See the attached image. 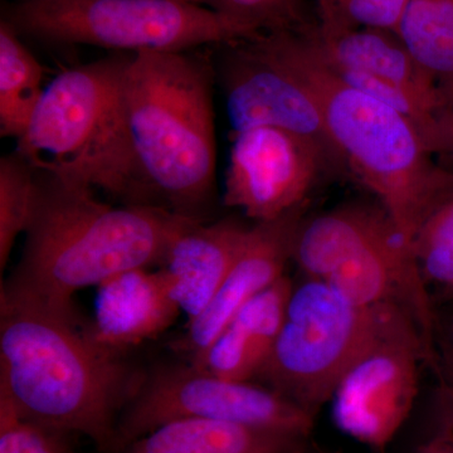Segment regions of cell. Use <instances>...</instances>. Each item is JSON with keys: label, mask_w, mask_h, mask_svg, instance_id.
<instances>
[{"label": "cell", "mask_w": 453, "mask_h": 453, "mask_svg": "<svg viewBox=\"0 0 453 453\" xmlns=\"http://www.w3.org/2000/svg\"><path fill=\"white\" fill-rule=\"evenodd\" d=\"M37 173V196L22 257L0 303L80 319L74 292L118 273L162 264L170 243L198 219L154 204L100 201L88 188Z\"/></svg>", "instance_id": "obj_1"}, {"label": "cell", "mask_w": 453, "mask_h": 453, "mask_svg": "<svg viewBox=\"0 0 453 453\" xmlns=\"http://www.w3.org/2000/svg\"><path fill=\"white\" fill-rule=\"evenodd\" d=\"M142 377L80 319L0 303V410L118 452L119 419Z\"/></svg>", "instance_id": "obj_2"}, {"label": "cell", "mask_w": 453, "mask_h": 453, "mask_svg": "<svg viewBox=\"0 0 453 453\" xmlns=\"http://www.w3.org/2000/svg\"><path fill=\"white\" fill-rule=\"evenodd\" d=\"M314 28L261 33L255 41L309 89L336 157L375 196L413 247L427 211L453 190V172L434 163L422 131L407 116L334 71Z\"/></svg>", "instance_id": "obj_3"}, {"label": "cell", "mask_w": 453, "mask_h": 453, "mask_svg": "<svg viewBox=\"0 0 453 453\" xmlns=\"http://www.w3.org/2000/svg\"><path fill=\"white\" fill-rule=\"evenodd\" d=\"M214 70L196 50L130 53L122 105L134 153L163 207L205 219L216 180Z\"/></svg>", "instance_id": "obj_4"}, {"label": "cell", "mask_w": 453, "mask_h": 453, "mask_svg": "<svg viewBox=\"0 0 453 453\" xmlns=\"http://www.w3.org/2000/svg\"><path fill=\"white\" fill-rule=\"evenodd\" d=\"M130 53L68 68L44 89L17 151L33 168L124 204L162 205L134 153L122 105ZM163 207V205H162Z\"/></svg>", "instance_id": "obj_5"}, {"label": "cell", "mask_w": 453, "mask_h": 453, "mask_svg": "<svg viewBox=\"0 0 453 453\" xmlns=\"http://www.w3.org/2000/svg\"><path fill=\"white\" fill-rule=\"evenodd\" d=\"M292 259L306 279L326 282L357 305L402 306L416 321L434 369L436 323L426 280L412 244L380 204L350 203L301 222Z\"/></svg>", "instance_id": "obj_6"}, {"label": "cell", "mask_w": 453, "mask_h": 453, "mask_svg": "<svg viewBox=\"0 0 453 453\" xmlns=\"http://www.w3.org/2000/svg\"><path fill=\"white\" fill-rule=\"evenodd\" d=\"M2 19L23 38L88 44L116 53L187 52L249 40L257 33L180 0L14 2Z\"/></svg>", "instance_id": "obj_7"}, {"label": "cell", "mask_w": 453, "mask_h": 453, "mask_svg": "<svg viewBox=\"0 0 453 453\" xmlns=\"http://www.w3.org/2000/svg\"><path fill=\"white\" fill-rule=\"evenodd\" d=\"M388 305H357L305 277L292 288L281 332L256 378L315 417L380 332Z\"/></svg>", "instance_id": "obj_8"}, {"label": "cell", "mask_w": 453, "mask_h": 453, "mask_svg": "<svg viewBox=\"0 0 453 453\" xmlns=\"http://www.w3.org/2000/svg\"><path fill=\"white\" fill-rule=\"evenodd\" d=\"M202 418L306 438L315 417L266 386L231 380L190 363L142 372L118 425L119 451L170 421Z\"/></svg>", "instance_id": "obj_9"}, {"label": "cell", "mask_w": 453, "mask_h": 453, "mask_svg": "<svg viewBox=\"0 0 453 453\" xmlns=\"http://www.w3.org/2000/svg\"><path fill=\"white\" fill-rule=\"evenodd\" d=\"M422 362L429 365L416 321L402 306L389 303L380 332L334 392L338 427L372 449H384L412 410Z\"/></svg>", "instance_id": "obj_10"}, {"label": "cell", "mask_w": 453, "mask_h": 453, "mask_svg": "<svg viewBox=\"0 0 453 453\" xmlns=\"http://www.w3.org/2000/svg\"><path fill=\"white\" fill-rule=\"evenodd\" d=\"M330 157L325 146L290 131H234L223 203L255 223L280 219L303 208Z\"/></svg>", "instance_id": "obj_11"}, {"label": "cell", "mask_w": 453, "mask_h": 453, "mask_svg": "<svg viewBox=\"0 0 453 453\" xmlns=\"http://www.w3.org/2000/svg\"><path fill=\"white\" fill-rule=\"evenodd\" d=\"M219 73L232 129L276 127L305 136L336 157L315 98L259 49L255 37L220 46Z\"/></svg>", "instance_id": "obj_12"}, {"label": "cell", "mask_w": 453, "mask_h": 453, "mask_svg": "<svg viewBox=\"0 0 453 453\" xmlns=\"http://www.w3.org/2000/svg\"><path fill=\"white\" fill-rule=\"evenodd\" d=\"M301 210L251 226L242 251L210 305L188 321L186 333L173 342V349L186 357L188 363L198 362L244 305L285 276L303 222Z\"/></svg>", "instance_id": "obj_13"}, {"label": "cell", "mask_w": 453, "mask_h": 453, "mask_svg": "<svg viewBox=\"0 0 453 453\" xmlns=\"http://www.w3.org/2000/svg\"><path fill=\"white\" fill-rule=\"evenodd\" d=\"M88 330L98 344L124 354L169 329L181 309L168 271L135 268L97 286Z\"/></svg>", "instance_id": "obj_14"}, {"label": "cell", "mask_w": 453, "mask_h": 453, "mask_svg": "<svg viewBox=\"0 0 453 453\" xmlns=\"http://www.w3.org/2000/svg\"><path fill=\"white\" fill-rule=\"evenodd\" d=\"M251 226L234 219L198 220L170 243L163 268L174 283L175 296L188 321L210 305L242 251Z\"/></svg>", "instance_id": "obj_15"}, {"label": "cell", "mask_w": 453, "mask_h": 453, "mask_svg": "<svg viewBox=\"0 0 453 453\" xmlns=\"http://www.w3.org/2000/svg\"><path fill=\"white\" fill-rule=\"evenodd\" d=\"M292 288L285 275L250 301L193 365L226 380L257 377L281 332Z\"/></svg>", "instance_id": "obj_16"}, {"label": "cell", "mask_w": 453, "mask_h": 453, "mask_svg": "<svg viewBox=\"0 0 453 453\" xmlns=\"http://www.w3.org/2000/svg\"><path fill=\"white\" fill-rule=\"evenodd\" d=\"M314 35L333 65L395 83L436 105L445 101L442 83L414 59L395 33L318 20Z\"/></svg>", "instance_id": "obj_17"}, {"label": "cell", "mask_w": 453, "mask_h": 453, "mask_svg": "<svg viewBox=\"0 0 453 453\" xmlns=\"http://www.w3.org/2000/svg\"><path fill=\"white\" fill-rule=\"evenodd\" d=\"M305 438L211 419L170 421L131 443L127 453H299Z\"/></svg>", "instance_id": "obj_18"}, {"label": "cell", "mask_w": 453, "mask_h": 453, "mask_svg": "<svg viewBox=\"0 0 453 453\" xmlns=\"http://www.w3.org/2000/svg\"><path fill=\"white\" fill-rule=\"evenodd\" d=\"M7 20H0V135H25L43 96L44 67Z\"/></svg>", "instance_id": "obj_19"}, {"label": "cell", "mask_w": 453, "mask_h": 453, "mask_svg": "<svg viewBox=\"0 0 453 453\" xmlns=\"http://www.w3.org/2000/svg\"><path fill=\"white\" fill-rule=\"evenodd\" d=\"M396 35L427 73L453 85V0H408Z\"/></svg>", "instance_id": "obj_20"}, {"label": "cell", "mask_w": 453, "mask_h": 453, "mask_svg": "<svg viewBox=\"0 0 453 453\" xmlns=\"http://www.w3.org/2000/svg\"><path fill=\"white\" fill-rule=\"evenodd\" d=\"M37 196V173L18 151L0 160V268L31 222Z\"/></svg>", "instance_id": "obj_21"}, {"label": "cell", "mask_w": 453, "mask_h": 453, "mask_svg": "<svg viewBox=\"0 0 453 453\" xmlns=\"http://www.w3.org/2000/svg\"><path fill=\"white\" fill-rule=\"evenodd\" d=\"M208 9L251 29L252 32L303 31L318 19L310 13L308 0H180Z\"/></svg>", "instance_id": "obj_22"}, {"label": "cell", "mask_w": 453, "mask_h": 453, "mask_svg": "<svg viewBox=\"0 0 453 453\" xmlns=\"http://www.w3.org/2000/svg\"><path fill=\"white\" fill-rule=\"evenodd\" d=\"M413 251L426 281L453 291V190L426 214L414 235Z\"/></svg>", "instance_id": "obj_23"}, {"label": "cell", "mask_w": 453, "mask_h": 453, "mask_svg": "<svg viewBox=\"0 0 453 453\" xmlns=\"http://www.w3.org/2000/svg\"><path fill=\"white\" fill-rule=\"evenodd\" d=\"M408 0H316L318 20L398 35Z\"/></svg>", "instance_id": "obj_24"}, {"label": "cell", "mask_w": 453, "mask_h": 453, "mask_svg": "<svg viewBox=\"0 0 453 453\" xmlns=\"http://www.w3.org/2000/svg\"><path fill=\"white\" fill-rule=\"evenodd\" d=\"M68 436L0 410V453H73Z\"/></svg>", "instance_id": "obj_25"}, {"label": "cell", "mask_w": 453, "mask_h": 453, "mask_svg": "<svg viewBox=\"0 0 453 453\" xmlns=\"http://www.w3.org/2000/svg\"><path fill=\"white\" fill-rule=\"evenodd\" d=\"M440 377V411L453 410V323L437 348L436 369Z\"/></svg>", "instance_id": "obj_26"}, {"label": "cell", "mask_w": 453, "mask_h": 453, "mask_svg": "<svg viewBox=\"0 0 453 453\" xmlns=\"http://www.w3.org/2000/svg\"><path fill=\"white\" fill-rule=\"evenodd\" d=\"M446 88V100L436 115L432 151L451 157L453 162V91Z\"/></svg>", "instance_id": "obj_27"}, {"label": "cell", "mask_w": 453, "mask_h": 453, "mask_svg": "<svg viewBox=\"0 0 453 453\" xmlns=\"http://www.w3.org/2000/svg\"><path fill=\"white\" fill-rule=\"evenodd\" d=\"M414 453H453L452 429L438 426L436 434L422 443Z\"/></svg>", "instance_id": "obj_28"}, {"label": "cell", "mask_w": 453, "mask_h": 453, "mask_svg": "<svg viewBox=\"0 0 453 453\" xmlns=\"http://www.w3.org/2000/svg\"><path fill=\"white\" fill-rule=\"evenodd\" d=\"M440 426L452 429L453 431V410L451 411H440Z\"/></svg>", "instance_id": "obj_29"}, {"label": "cell", "mask_w": 453, "mask_h": 453, "mask_svg": "<svg viewBox=\"0 0 453 453\" xmlns=\"http://www.w3.org/2000/svg\"><path fill=\"white\" fill-rule=\"evenodd\" d=\"M16 2H35V0H16Z\"/></svg>", "instance_id": "obj_30"}, {"label": "cell", "mask_w": 453, "mask_h": 453, "mask_svg": "<svg viewBox=\"0 0 453 453\" xmlns=\"http://www.w3.org/2000/svg\"><path fill=\"white\" fill-rule=\"evenodd\" d=\"M445 88H449V89H452V91H453V85L445 86Z\"/></svg>", "instance_id": "obj_31"}]
</instances>
